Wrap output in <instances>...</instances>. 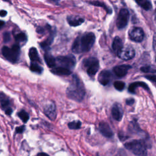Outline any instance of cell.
<instances>
[{"mask_svg": "<svg viewBox=\"0 0 156 156\" xmlns=\"http://www.w3.org/2000/svg\"><path fill=\"white\" fill-rule=\"evenodd\" d=\"M93 32H86L78 36L73 43L71 50L74 53L80 54L89 51L95 42Z\"/></svg>", "mask_w": 156, "mask_h": 156, "instance_id": "obj_1", "label": "cell"}, {"mask_svg": "<svg viewBox=\"0 0 156 156\" xmlns=\"http://www.w3.org/2000/svg\"><path fill=\"white\" fill-rule=\"evenodd\" d=\"M66 94L69 99L76 102L83 100L85 94L83 83L77 75H73L72 80L66 88Z\"/></svg>", "mask_w": 156, "mask_h": 156, "instance_id": "obj_2", "label": "cell"}, {"mask_svg": "<svg viewBox=\"0 0 156 156\" xmlns=\"http://www.w3.org/2000/svg\"><path fill=\"white\" fill-rule=\"evenodd\" d=\"M124 147L137 156L147 155V143L144 140H133L124 144Z\"/></svg>", "mask_w": 156, "mask_h": 156, "instance_id": "obj_3", "label": "cell"}, {"mask_svg": "<svg viewBox=\"0 0 156 156\" xmlns=\"http://www.w3.org/2000/svg\"><path fill=\"white\" fill-rule=\"evenodd\" d=\"M2 54L8 61L15 63L19 60L20 55V47L18 44H13L11 48L5 46L2 48Z\"/></svg>", "mask_w": 156, "mask_h": 156, "instance_id": "obj_4", "label": "cell"}, {"mask_svg": "<svg viewBox=\"0 0 156 156\" xmlns=\"http://www.w3.org/2000/svg\"><path fill=\"white\" fill-rule=\"evenodd\" d=\"M56 60V65L57 64L58 66H61L65 68L69 69L71 70L76 65V60L74 56L73 55H60L55 58Z\"/></svg>", "mask_w": 156, "mask_h": 156, "instance_id": "obj_5", "label": "cell"}, {"mask_svg": "<svg viewBox=\"0 0 156 156\" xmlns=\"http://www.w3.org/2000/svg\"><path fill=\"white\" fill-rule=\"evenodd\" d=\"M82 63L87 69V74L90 76H94L99 68V60L95 57H89L83 60Z\"/></svg>", "mask_w": 156, "mask_h": 156, "instance_id": "obj_6", "label": "cell"}, {"mask_svg": "<svg viewBox=\"0 0 156 156\" xmlns=\"http://www.w3.org/2000/svg\"><path fill=\"white\" fill-rule=\"evenodd\" d=\"M129 19V12L127 9H122L120 10L118 17L116 18V26L118 29L124 28L128 23Z\"/></svg>", "mask_w": 156, "mask_h": 156, "instance_id": "obj_7", "label": "cell"}, {"mask_svg": "<svg viewBox=\"0 0 156 156\" xmlns=\"http://www.w3.org/2000/svg\"><path fill=\"white\" fill-rule=\"evenodd\" d=\"M135 55V52L134 49L129 46H123L121 50L117 53V55L120 58L124 60H128L133 58Z\"/></svg>", "mask_w": 156, "mask_h": 156, "instance_id": "obj_8", "label": "cell"}, {"mask_svg": "<svg viewBox=\"0 0 156 156\" xmlns=\"http://www.w3.org/2000/svg\"><path fill=\"white\" fill-rule=\"evenodd\" d=\"M130 39L135 42H141L144 37V33L142 28L139 27H133L129 31Z\"/></svg>", "mask_w": 156, "mask_h": 156, "instance_id": "obj_9", "label": "cell"}, {"mask_svg": "<svg viewBox=\"0 0 156 156\" xmlns=\"http://www.w3.org/2000/svg\"><path fill=\"white\" fill-rule=\"evenodd\" d=\"M44 113L51 120H55L56 118V108L54 102H50L44 107Z\"/></svg>", "mask_w": 156, "mask_h": 156, "instance_id": "obj_10", "label": "cell"}, {"mask_svg": "<svg viewBox=\"0 0 156 156\" xmlns=\"http://www.w3.org/2000/svg\"><path fill=\"white\" fill-rule=\"evenodd\" d=\"M112 79V73L109 70L104 69L99 74L98 80L99 82L102 85H107L109 83Z\"/></svg>", "mask_w": 156, "mask_h": 156, "instance_id": "obj_11", "label": "cell"}, {"mask_svg": "<svg viewBox=\"0 0 156 156\" xmlns=\"http://www.w3.org/2000/svg\"><path fill=\"white\" fill-rule=\"evenodd\" d=\"M112 116L114 119L117 121H120L123 116V111L121 104L115 103L112 108Z\"/></svg>", "mask_w": 156, "mask_h": 156, "instance_id": "obj_12", "label": "cell"}, {"mask_svg": "<svg viewBox=\"0 0 156 156\" xmlns=\"http://www.w3.org/2000/svg\"><path fill=\"white\" fill-rule=\"evenodd\" d=\"M132 68V66L129 65H120L115 66L113 69V73L118 77H122L125 76L128 71Z\"/></svg>", "mask_w": 156, "mask_h": 156, "instance_id": "obj_13", "label": "cell"}, {"mask_svg": "<svg viewBox=\"0 0 156 156\" xmlns=\"http://www.w3.org/2000/svg\"><path fill=\"white\" fill-rule=\"evenodd\" d=\"M99 130L101 134L107 138H111L113 135V132L108 123L102 121L99 124Z\"/></svg>", "mask_w": 156, "mask_h": 156, "instance_id": "obj_14", "label": "cell"}, {"mask_svg": "<svg viewBox=\"0 0 156 156\" xmlns=\"http://www.w3.org/2000/svg\"><path fill=\"white\" fill-rule=\"evenodd\" d=\"M67 22L71 26L76 27L80 26L84 22V19L79 16L69 15L67 17Z\"/></svg>", "mask_w": 156, "mask_h": 156, "instance_id": "obj_15", "label": "cell"}, {"mask_svg": "<svg viewBox=\"0 0 156 156\" xmlns=\"http://www.w3.org/2000/svg\"><path fill=\"white\" fill-rule=\"evenodd\" d=\"M10 104V103L9 98L3 92H0V105L1 108L6 112L11 108Z\"/></svg>", "mask_w": 156, "mask_h": 156, "instance_id": "obj_16", "label": "cell"}, {"mask_svg": "<svg viewBox=\"0 0 156 156\" xmlns=\"http://www.w3.org/2000/svg\"><path fill=\"white\" fill-rule=\"evenodd\" d=\"M138 87H143L146 90L149 91L148 85L144 82H133V83L130 84L129 86V88H128V91L131 93H135V90Z\"/></svg>", "mask_w": 156, "mask_h": 156, "instance_id": "obj_17", "label": "cell"}, {"mask_svg": "<svg viewBox=\"0 0 156 156\" xmlns=\"http://www.w3.org/2000/svg\"><path fill=\"white\" fill-rule=\"evenodd\" d=\"M29 56L32 63H41V61L38 55V51L35 48H31L29 51Z\"/></svg>", "mask_w": 156, "mask_h": 156, "instance_id": "obj_18", "label": "cell"}, {"mask_svg": "<svg viewBox=\"0 0 156 156\" xmlns=\"http://www.w3.org/2000/svg\"><path fill=\"white\" fill-rule=\"evenodd\" d=\"M51 72L59 76H67L71 74L72 71L69 69L65 68L63 67L55 66L54 68H52Z\"/></svg>", "mask_w": 156, "mask_h": 156, "instance_id": "obj_19", "label": "cell"}, {"mask_svg": "<svg viewBox=\"0 0 156 156\" xmlns=\"http://www.w3.org/2000/svg\"><path fill=\"white\" fill-rule=\"evenodd\" d=\"M122 47H123V44L121 38L118 36L115 37L113 40L112 44V48L113 50L117 54Z\"/></svg>", "mask_w": 156, "mask_h": 156, "instance_id": "obj_20", "label": "cell"}, {"mask_svg": "<svg viewBox=\"0 0 156 156\" xmlns=\"http://www.w3.org/2000/svg\"><path fill=\"white\" fill-rule=\"evenodd\" d=\"M44 61L48 67H49L51 68H53L56 66L55 58L54 57V56L52 55L51 54L48 53V52L44 54Z\"/></svg>", "mask_w": 156, "mask_h": 156, "instance_id": "obj_21", "label": "cell"}, {"mask_svg": "<svg viewBox=\"0 0 156 156\" xmlns=\"http://www.w3.org/2000/svg\"><path fill=\"white\" fill-rule=\"evenodd\" d=\"M54 32L52 31L51 32L49 36L48 37V38L41 42L40 44V46L43 49H48L49 48V46L50 45L52 44L53 40H54Z\"/></svg>", "mask_w": 156, "mask_h": 156, "instance_id": "obj_22", "label": "cell"}, {"mask_svg": "<svg viewBox=\"0 0 156 156\" xmlns=\"http://www.w3.org/2000/svg\"><path fill=\"white\" fill-rule=\"evenodd\" d=\"M136 2L140 7H141L145 10H149L151 9H152V4L149 1L140 0L136 1Z\"/></svg>", "mask_w": 156, "mask_h": 156, "instance_id": "obj_23", "label": "cell"}, {"mask_svg": "<svg viewBox=\"0 0 156 156\" xmlns=\"http://www.w3.org/2000/svg\"><path fill=\"white\" fill-rule=\"evenodd\" d=\"M30 69L32 71L37 73L38 74H41L43 71V68L38 63H31L30 65Z\"/></svg>", "mask_w": 156, "mask_h": 156, "instance_id": "obj_24", "label": "cell"}, {"mask_svg": "<svg viewBox=\"0 0 156 156\" xmlns=\"http://www.w3.org/2000/svg\"><path fill=\"white\" fill-rule=\"evenodd\" d=\"M15 39L18 43H25L27 41V36L23 32H20L15 35Z\"/></svg>", "mask_w": 156, "mask_h": 156, "instance_id": "obj_25", "label": "cell"}, {"mask_svg": "<svg viewBox=\"0 0 156 156\" xmlns=\"http://www.w3.org/2000/svg\"><path fill=\"white\" fill-rule=\"evenodd\" d=\"M89 2L92 5L103 7L104 9L106 10V11L108 13H112V9L110 7H108V6H107L104 2H99V1H91V2Z\"/></svg>", "mask_w": 156, "mask_h": 156, "instance_id": "obj_26", "label": "cell"}, {"mask_svg": "<svg viewBox=\"0 0 156 156\" xmlns=\"http://www.w3.org/2000/svg\"><path fill=\"white\" fill-rule=\"evenodd\" d=\"M18 117L23 121V122L26 123L27 122V121L29 119V115L27 113V112H26L25 110H22L21 111H20L18 113Z\"/></svg>", "mask_w": 156, "mask_h": 156, "instance_id": "obj_27", "label": "cell"}, {"mask_svg": "<svg viewBox=\"0 0 156 156\" xmlns=\"http://www.w3.org/2000/svg\"><path fill=\"white\" fill-rule=\"evenodd\" d=\"M81 122L79 120L73 121L68 124V126L70 129H79L81 127Z\"/></svg>", "mask_w": 156, "mask_h": 156, "instance_id": "obj_28", "label": "cell"}, {"mask_svg": "<svg viewBox=\"0 0 156 156\" xmlns=\"http://www.w3.org/2000/svg\"><path fill=\"white\" fill-rule=\"evenodd\" d=\"M113 86L115 88V89H116L117 90H118L119 91H121L124 89L126 84L122 81L117 80L113 83Z\"/></svg>", "mask_w": 156, "mask_h": 156, "instance_id": "obj_29", "label": "cell"}, {"mask_svg": "<svg viewBox=\"0 0 156 156\" xmlns=\"http://www.w3.org/2000/svg\"><path fill=\"white\" fill-rule=\"evenodd\" d=\"M129 129L130 132H135V133H137L138 131H141L137 122H133V121L130 122V125L129 126Z\"/></svg>", "mask_w": 156, "mask_h": 156, "instance_id": "obj_30", "label": "cell"}, {"mask_svg": "<svg viewBox=\"0 0 156 156\" xmlns=\"http://www.w3.org/2000/svg\"><path fill=\"white\" fill-rule=\"evenodd\" d=\"M141 71L144 73H150V72H155V69L152 68V66L150 65H145L144 66H142L140 68Z\"/></svg>", "mask_w": 156, "mask_h": 156, "instance_id": "obj_31", "label": "cell"}, {"mask_svg": "<svg viewBox=\"0 0 156 156\" xmlns=\"http://www.w3.org/2000/svg\"><path fill=\"white\" fill-rule=\"evenodd\" d=\"M3 41L4 43H8L11 40V37H10V34L9 32H4L3 34Z\"/></svg>", "mask_w": 156, "mask_h": 156, "instance_id": "obj_32", "label": "cell"}, {"mask_svg": "<svg viewBox=\"0 0 156 156\" xmlns=\"http://www.w3.org/2000/svg\"><path fill=\"white\" fill-rule=\"evenodd\" d=\"M24 130H25V126H21L16 128V132L18 133H21L24 132Z\"/></svg>", "mask_w": 156, "mask_h": 156, "instance_id": "obj_33", "label": "cell"}, {"mask_svg": "<svg viewBox=\"0 0 156 156\" xmlns=\"http://www.w3.org/2000/svg\"><path fill=\"white\" fill-rule=\"evenodd\" d=\"M115 156H127L126 153L125 152V151H124L122 149H120L118 152L117 154H116Z\"/></svg>", "mask_w": 156, "mask_h": 156, "instance_id": "obj_34", "label": "cell"}, {"mask_svg": "<svg viewBox=\"0 0 156 156\" xmlns=\"http://www.w3.org/2000/svg\"><path fill=\"white\" fill-rule=\"evenodd\" d=\"M145 77L147 79H149V80L153 82H155V75H153V76H151V75H149V76H146Z\"/></svg>", "mask_w": 156, "mask_h": 156, "instance_id": "obj_35", "label": "cell"}, {"mask_svg": "<svg viewBox=\"0 0 156 156\" xmlns=\"http://www.w3.org/2000/svg\"><path fill=\"white\" fill-rule=\"evenodd\" d=\"M126 102V104L129 105H131L135 102V100L133 98H129V99H127Z\"/></svg>", "mask_w": 156, "mask_h": 156, "instance_id": "obj_36", "label": "cell"}, {"mask_svg": "<svg viewBox=\"0 0 156 156\" xmlns=\"http://www.w3.org/2000/svg\"><path fill=\"white\" fill-rule=\"evenodd\" d=\"M7 13V11H5V10H1L0 11V16H1L4 17V16H6Z\"/></svg>", "mask_w": 156, "mask_h": 156, "instance_id": "obj_37", "label": "cell"}, {"mask_svg": "<svg viewBox=\"0 0 156 156\" xmlns=\"http://www.w3.org/2000/svg\"><path fill=\"white\" fill-rule=\"evenodd\" d=\"M38 156H49V155H48V154H46V153L41 152V153L38 154Z\"/></svg>", "mask_w": 156, "mask_h": 156, "instance_id": "obj_38", "label": "cell"}, {"mask_svg": "<svg viewBox=\"0 0 156 156\" xmlns=\"http://www.w3.org/2000/svg\"><path fill=\"white\" fill-rule=\"evenodd\" d=\"M4 24H5V23H4V21L0 20V29H1L2 27H3V26H4Z\"/></svg>", "mask_w": 156, "mask_h": 156, "instance_id": "obj_39", "label": "cell"}, {"mask_svg": "<svg viewBox=\"0 0 156 156\" xmlns=\"http://www.w3.org/2000/svg\"><path fill=\"white\" fill-rule=\"evenodd\" d=\"M96 156H99V155H98V154H97V155H96Z\"/></svg>", "mask_w": 156, "mask_h": 156, "instance_id": "obj_40", "label": "cell"}]
</instances>
